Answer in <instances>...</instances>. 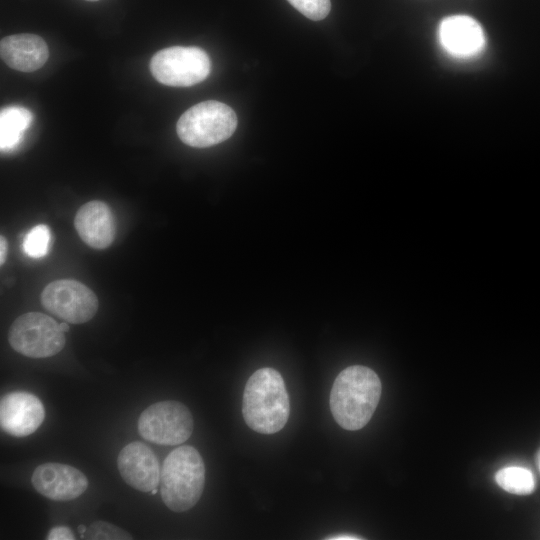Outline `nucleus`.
<instances>
[{
	"instance_id": "f3484780",
	"label": "nucleus",
	"mask_w": 540,
	"mask_h": 540,
	"mask_svg": "<svg viewBox=\"0 0 540 540\" xmlns=\"http://www.w3.org/2000/svg\"><path fill=\"white\" fill-rule=\"evenodd\" d=\"M50 243V229L44 224H39L30 229L24 237L23 250L29 257L41 258L48 253Z\"/></svg>"
},
{
	"instance_id": "39448f33",
	"label": "nucleus",
	"mask_w": 540,
	"mask_h": 540,
	"mask_svg": "<svg viewBox=\"0 0 540 540\" xmlns=\"http://www.w3.org/2000/svg\"><path fill=\"white\" fill-rule=\"evenodd\" d=\"M150 71L161 84L188 87L205 80L211 71L207 53L195 46H172L156 52Z\"/></svg>"
},
{
	"instance_id": "1a4fd4ad",
	"label": "nucleus",
	"mask_w": 540,
	"mask_h": 540,
	"mask_svg": "<svg viewBox=\"0 0 540 540\" xmlns=\"http://www.w3.org/2000/svg\"><path fill=\"white\" fill-rule=\"evenodd\" d=\"M36 491L54 501H70L82 495L88 479L79 469L62 463H44L31 478Z\"/></svg>"
},
{
	"instance_id": "bb28decb",
	"label": "nucleus",
	"mask_w": 540,
	"mask_h": 540,
	"mask_svg": "<svg viewBox=\"0 0 540 540\" xmlns=\"http://www.w3.org/2000/svg\"><path fill=\"white\" fill-rule=\"evenodd\" d=\"M86 1H93L94 2V1H98V0H86Z\"/></svg>"
},
{
	"instance_id": "f03ea898",
	"label": "nucleus",
	"mask_w": 540,
	"mask_h": 540,
	"mask_svg": "<svg viewBox=\"0 0 540 540\" xmlns=\"http://www.w3.org/2000/svg\"><path fill=\"white\" fill-rule=\"evenodd\" d=\"M246 424L262 434L280 431L290 414L289 396L281 374L269 367L260 368L248 379L242 402Z\"/></svg>"
},
{
	"instance_id": "4468645a",
	"label": "nucleus",
	"mask_w": 540,
	"mask_h": 540,
	"mask_svg": "<svg viewBox=\"0 0 540 540\" xmlns=\"http://www.w3.org/2000/svg\"><path fill=\"white\" fill-rule=\"evenodd\" d=\"M0 55L10 68L21 72H33L46 63L49 49L40 36L23 33L2 38Z\"/></svg>"
},
{
	"instance_id": "0eeeda50",
	"label": "nucleus",
	"mask_w": 540,
	"mask_h": 540,
	"mask_svg": "<svg viewBox=\"0 0 540 540\" xmlns=\"http://www.w3.org/2000/svg\"><path fill=\"white\" fill-rule=\"evenodd\" d=\"M194 422L189 409L181 402L166 400L147 407L138 420L139 434L159 445H180L193 432Z\"/></svg>"
},
{
	"instance_id": "7ed1b4c3",
	"label": "nucleus",
	"mask_w": 540,
	"mask_h": 540,
	"mask_svg": "<svg viewBox=\"0 0 540 540\" xmlns=\"http://www.w3.org/2000/svg\"><path fill=\"white\" fill-rule=\"evenodd\" d=\"M160 485L162 500L170 510L191 509L205 485V466L197 449L183 445L171 451L161 469Z\"/></svg>"
},
{
	"instance_id": "f257e3e1",
	"label": "nucleus",
	"mask_w": 540,
	"mask_h": 540,
	"mask_svg": "<svg viewBox=\"0 0 540 540\" xmlns=\"http://www.w3.org/2000/svg\"><path fill=\"white\" fill-rule=\"evenodd\" d=\"M381 381L370 368L353 365L336 377L330 393V409L344 429L355 431L371 419L381 396Z\"/></svg>"
},
{
	"instance_id": "aec40b11",
	"label": "nucleus",
	"mask_w": 540,
	"mask_h": 540,
	"mask_svg": "<svg viewBox=\"0 0 540 540\" xmlns=\"http://www.w3.org/2000/svg\"><path fill=\"white\" fill-rule=\"evenodd\" d=\"M47 540H73L75 536L68 527L58 526L52 528L46 537Z\"/></svg>"
},
{
	"instance_id": "6e6552de",
	"label": "nucleus",
	"mask_w": 540,
	"mask_h": 540,
	"mask_svg": "<svg viewBox=\"0 0 540 540\" xmlns=\"http://www.w3.org/2000/svg\"><path fill=\"white\" fill-rule=\"evenodd\" d=\"M41 301L47 311L73 324L91 320L99 307L95 293L86 285L72 279L49 283L42 292Z\"/></svg>"
},
{
	"instance_id": "9d476101",
	"label": "nucleus",
	"mask_w": 540,
	"mask_h": 540,
	"mask_svg": "<svg viewBox=\"0 0 540 540\" xmlns=\"http://www.w3.org/2000/svg\"><path fill=\"white\" fill-rule=\"evenodd\" d=\"M45 419V409L35 395L16 391L4 395L0 402L1 428L15 437L34 433Z\"/></svg>"
},
{
	"instance_id": "f8f14e48",
	"label": "nucleus",
	"mask_w": 540,
	"mask_h": 540,
	"mask_svg": "<svg viewBox=\"0 0 540 540\" xmlns=\"http://www.w3.org/2000/svg\"><path fill=\"white\" fill-rule=\"evenodd\" d=\"M117 466L122 479L141 492H150L160 483L161 470L157 457L142 442L127 444L118 455Z\"/></svg>"
},
{
	"instance_id": "20e7f679",
	"label": "nucleus",
	"mask_w": 540,
	"mask_h": 540,
	"mask_svg": "<svg viewBox=\"0 0 540 540\" xmlns=\"http://www.w3.org/2000/svg\"><path fill=\"white\" fill-rule=\"evenodd\" d=\"M237 127V116L228 105L215 101L200 102L179 118L176 130L180 140L196 148H205L227 140Z\"/></svg>"
},
{
	"instance_id": "9b49d317",
	"label": "nucleus",
	"mask_w": 540,
	"mask_h": 540,
	"mask_svg": "<svg viewBox=\"0 0 540 540\" xmlns=\"http://www.w3.org/2000/svg\"><path fill=\"white\" fill-rule=\"evenodd\" d=\"M438 40L446 53L458 59L477 56L486 43L481 25L467 15L444 18L438 27Z\"/></svg>"
},
{
	"instance_id": "dca6fc26",
	"label": "nucleus",
	"mask_w": 540,
	"mask_h": 540,
	"mask_svg": "<svg viewBox=\"0 0 540 540\" xmlns=\"http://www.w3.org/2000/svg\"><path fill=\"white\" fill-rule=\"evenodd\" d=\"M496 483L505 491L516 495H528L535 489L533 473L520 466H508L495 475Z\"/></svg>"
},
{
	"instance_id": "b1692460",
	"label": "nucleus",
	"mask_w": 540,
	"mask_h": 540,
	"mask_svg": "<svg viewBox=\"0 0 540 540\" xmlns=\"http://www.w3.org/2000/svg\"><path fill=\"white\" fill-rule=\"evenodd\" d=\"M87 530V528L84 526V525H79L78 527V532L82 535L83 533H85V531Z\"/></svg>"
},
{
	"instance_id": "5701e85b",
	"label": "nucleus",
	"mask_w": 540,
	"mask_h": 540,
	"mask_svg": "<svg viewBox=\"0 0 540 540\" xmlns=\"http://www.w3.org/2000/svg\"><path fill=\"white\" fill-rule=\"evenodd\" d=\"M60 327H61V329H62L63 332H67V331L69 330V326H68V324L66 323V321L60 323Z\"/></svg>"
},
{
	"instance_id": "412c9836",
	"label": "nucleus",
	"mask_w": 540,
	"mask_h": 540,
	"mask_svg": "<svg viewBox=\"0 0 540 540\" xmlns=\"http://www.w3.org/2000/svg\"><path fill=\"white\" fill-rule=\"evenodd\" d=\"M6 248H7L6 240L4 239L3 236H1V239H0V264L1 265L5 262Z\"/></svg>"
},
{
	"instance_id": "393cba45",
	"label": "nucleus",
	"mask_w": 540,
	"mask_h": 540,
	"mask_svg": "<svg viewBox=\"0 0 540 540\" xmlns=\"http://www.w3.org/2000/svg\"><path fill=\"white\" fill-rule=\"evenodd\" d=\"M536 462H537V466H538L539 471H540V449H539V451L537 452V455H536Z\"/></svg>"
},
{
	"instance_id": "a878e982",
	"label": "nucleus",
	"mask_w": 540,
	"mask_h": 540,
	"mask_svg": "<svg viewBox=\"0 0 540 540\" xmlns=\"http://www.w3.org/2000/svg\"><path fill=\"white\" fill-rule=\"evenodd\" d=\"M150 493H151L152 495H155V494L157 493V488L151 490Z\"/></svg>"
},
{
	"instance_id": "a211bd4d",
	"label": "nucleus",
	"mask_w": 540,
	"mask_h": 540,
	"mask_svg": "<svg viewBox=\"0 0 540 540\" xmlns=\"http://www.w3.org/2000/svg\"><path fill=\"white\" fill-rule=\"evenodd\" d=\"M82 538L90 540H129L133 537L116 525L104 521H95L82 534Z\"/></svg>"
},
{
	"instance_id": "4be33fe9",
	"label": "nucleus",
	"mask_w": 540,
	"mask_h": 540,
	"mask_svg": "<svg viewBox=\"0 0 540 540\" xmlns=\"http://www.w3.org/2000/svg\"><path fill=\"white\" fill-rule=\"evenodd\" d=\"M327 539H333V540H356V539H361V537H358V536H355V535H350V534H340V535H335L333 537H329Z\"/></svg>"
},
{
	"instance_id": "423d86ee",
	"label": "nucleus",
	"mask_w": 540,
	"mask_h": 540,
	"mask_svg": "<svg viewBox=\"0 0 540 540\" xmlns=\"http://www.w3.org/2000/svg\"><path fill=\"white\" fill-rule=\"evenodd\" d=\"M65 332L53 318L40 312L19 316L11 325L8 340L11 347L30 358H47L65 346Z\"/></svg>"
},
{
	"instance_id": "ddd939ff",
	"label": "nucleus",
	"mask_w": 540,
	"mask_h": 540,
	"mask_svg": "<svg viewBox=\"0 0 540 540\" xmlns=\"http://www.w3.org/2000/svg\"><path fill=\"white\" fill-rule=\"evenodd\" d=\"M74 225L80 238L95 249L109 247L115 238L114 215L102 201L94 200L82 205L76 213Z\"/></svg>"
},
{
	"instance_id": "6ab92c4d",
	"label": "nucleus",
	"mask_w": 540,
	"mask_h": 540,
	"mask_svg": "<svg viewBox=\"0 0 540 540\" xmlns=\"http://www.w3.org/2000/svg\"><path fill=\"white\" fill-rule=\"evenodd\" d=\"M300 13L311 20H322L330 12V0H287Z\"/></svg>"
},
{
	"instance_id": "2eb2a0df",
	"label": "nucleus",
	"mask_w": 540,
	"mask_h": 540,
	"mask_svg": "<svg viewBox=\"0 0 540 540\" xmlns=\"http://www.w3.org/2000/svg\"><path fill=\"white\" fill-rule=\"evenodd\" d=\"M33 114L22 106H8L0 112V148L2 152L15 149L30 127Z\"/></svg>"
}]
</instances>
